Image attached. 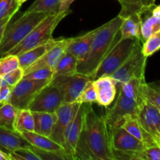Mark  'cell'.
I'll return each instance as SVG.
<instances>
[{
    "instance_id": "7",
    "label": "cell",
    "mask_w": 160,
    "mask_h": 160,
    "mask_svg": "<svg viewBox=\"0 0 160 160\" xmlns=\"http://www.w3.org/2000/svg\"><path fill=\"white\" fill-rule=\"evenodd\" d=\"M51 81V80L38 81L23 78L12 88L9 103L17 109H26L36 95Z\"/></svg>"
},
{
    "instance_id": "48",
    "label": "cell",
    "mask_w": 160,
    "mask_h": 160,
    "mask_svg": "<svg viewBox=\"0 0 160 160\" xmlns=\"http://www.w3.org/2000/svg\"><path fill=\"white\" fill-rule=\"evenodd\" d=\"M1 105H2V104H0V106H1Z\"/></svg>"
},
{
    "instance_id": "8",
    "label": "cell",
    "mask_w": 160,
    "mask_h": 160,
    "mask_svg": "<svg viewBox=\"0 0 160 160\" xmlns=\"http://www.w3.org/2000/svg\"><path fill=\"white\" fill-rule=\"evenodd\" d=\"M92 80L90 77L81 73L61 75L53 78L51 84L59 88L62 95L63 103L75 102L88 83Z\"/></svg>"
},
{
    "instance_id": "22",
    "label": "cell",
    "mask_w": 160,
    "mask_h": 160,
    "mask_svg": "<svg viewBox=\"0 0 160 160\" xmlns=\"http://www.w3.org/2000/svg\"><path fill=\"white\" fill-rule=\"evenodd\" d=\"M20 134L31 144V146L36 148L49 152L63 151L62 145L58 144L48 136L38 134L34 131H26L20 133Z\"/></svg>"
},
{
    "instance_id": "47",
    "label": "cell",
    "mask_w": 160,
    "mask_h": 160,
    "mask_svg": "<svg viewBox=\"0 0 160 160\" xmlns=\"http://www.w3.org/2000/svg\"><path fill=\"white\" fill-rule=\"evenodd\" d=\"M2 78H1V77H0V86H1V83H2Z\"/></svg>"
},
{
    "instance_id": "38",
    "label": "cell",
    "mask_w": 160,
    "mask_h": 160,
    "mask_svg": "<svg viewBox=\"0 0 160 160\" xmlns=\"http://www.w3.org/2000/svg\"><path fill=\"white\" fill-rule=\"evenodd\" d=\"M9 154L10 160H40L32 148H20Z\"/></svg>"
},
{
    "instance_id": "28",
    "label": "cell",
    "mask_w": 160,
    "mask_h": 160,
    "mask_svg": "<svg viewBox=\"0 0 160 160\" xmlns=\"http://www.w3.org/2000/svg\"><path fill=\"white\" fill-rule=\"evenodd\" d=\"M151 9L152 8L142 15V36L143 42L152 34L160 30V20L152 13Z\"/></svg>"
},
{
    "instance_id": "49",
    "label": "cell",
    "mask_w": 160,
    "mask_h": 160,
    "mask_svg": "<svg viewBox=\"0 0 160 160\" xmlns=\"http://www.w3.org/2000/svg\"><path fill=\"white\" fill-rule=\"evenodd\" d=\"M159 146H160V145H159Z\"/></svg>"
},
{
    "instance_id": "34",
    "label": "cell",
    "mask_w": 160,
    "mask_h": 160,
    "mask_svg": "<svg viewBox=\"0 0 160 160\" xmlns=\"http://www.w3.org/2000/svg\"><path fill=\"white\" fill-rule=\"evenodd\" d=\"M96 91L94 86L93 80H91L85 86L82 92L80 94L75 102L79 104H92V103H96Z\"/></svg>"
},
{
    "instance_id": "10",
    "label": "cell",
    "mask_w": 160,
    "mask_h": 160,
    "mask_svg": "<svg viewBox=\"0 0 160 160\" xmlns=\"http://www.w3.org/2000/svg\"><path fill=\"white\" fill-rule=\"evenodd\" d=\"M62 104L63 99L60 91L50 82L36 95L28 109L31 112H56Z\"/></svg>"
},
{
    "instance_id": "5",
    "label": "cell",
    "mask_w": 160,
    "mask_h": 160,
    "mask_svg": "<svg viewBox=\"0 0 160 160\" xmlns=\"http://www.w3.org/2000/svg\"><path fill=\"white\" fill-rule=\"evenodd\" d=\"M146 62L147 57L142 53V42L138 39H136L129 57L123 65L110 76L115 82L117 89H118L122 84L133 78L144 79Z\"/></svg>"
},
{
    "instance_id": "24",
    "label": "cell",
    "mask_w": 160,
    "mask_h": 160,
    "mask_svg": "<svg viewBox=\"0 0 160 160\" xmlns=\"http://www.w3.org/2000/svg\"><path fill=\"white\" fill-rule=\"evenodd\" d=\"M34 120V132L49 137L56 120V112H32Z\"/></svg>"
},
{
    "instance_id": "12",
    "label": "cell",
    "mask_w": 160,
    "mask_h": 160,
    "mask_svg": "<svg viewBox=\"0 0 160 160\" xmlns=\"http://www.w3.org/2000/svg\"><path fill=\"white\" fill-rule=\"evenodd\" d=\"M81 105L77 102L63 103L56 111V120L49 138L62 145V147L67 128L74 119Z\"/></svg>"
},
{
    "instance_id": "33",
    "label": "cell",
    "mask_w": 160,
    "mask_h": 160,
    "mask_svg": "<svg viewBox=\"0 0 160 160\" xmlns=\"http://www.w3.org/2000/svg\"><path fill=\"white\" fill-rule=\"evenodd\" d=\"M18 67H20V62H19L17 56L5 55L0 57V77L1 78Z\"/></svg>"
},
{
    "instance_id": "45",
    "label": "cell",
    "mask_w": 160,
    "mask_h": 160,
    "mask_svg": "<svg viewBox=\"0 0 160 160\" xmlns=\"http://www.w3.org/2000/svg\"><path fill=\"white\" fill-rule=\"evenodd\" d=\"M0 160H10V156L9 153L3 152L0 149Z\"/></svg>"
},
{
    "instance_id": "6",
    "label": "cell",
    "mask_w": 160,
    "mask_h": 160,
    "mask_svg": "<svg viewBox=\"0 0 160 160\" xmlns=\"http://www.w3.org/2000/svg\"><path fill=\"white\" fill-rule=\"evenodd\" d=\"M136 39L126 38L120 40L104 60L100 64L93 80L103 76H111L128 59L134 47Z\"/></svg>"
},
{
    "instance_id": "31",
    "label": "cell",
    "mask_w": 160,
    "mask_h": 160,
    "mask_svg": "<svg viewBox=\"0 0 160 160\" xmlns=\"http://www.w3.org/2000/svg\"><path fill=\"white\" fill-rule=\"evenodd\" d=\"M142 95L153 106L160 109V81L147 83L145 81L142 85Z\"/></svg>"
},
{
    "instance_id": "25",
    "label": "cell",
    "mask_w": 160,
    "mask_h": 160,
    "mask_svg": "<svg viewBox=\"0 0 160 160\" xmlns=\"http://www.w3.org/2000/svg\"><path fill=\"white\" fill-rule=\"evenodd\" d=\"M78 59L70 53L66 52L53 69V78L61 75H72L77 73Z\"/></svg>"
},
{
    "instance_id": "19",
    "label": "cell",
    "mask_w": 160,
    "mask_h": 160,
    "mask_svg": "<svg viewBox=\"0 0 160 160\" xmlns=\"http://www.w3.org/2000/svg\"><path fill=\"white\" fill-rule=\"evenodd\" d=\"M142 23V14H134L123 18L120 29V40L126 38L138 39L143 43Z\"/></svg>"
},
{
    "instance_id": "39",
    "label": "cell",
    "mask_w": 160,
    "mask_h": 160,
    "mask_svg": "<svg viewBox=\"0 0 160 160\" xmlns=\"http://www.w3.org/2000/svg\"><path fill=\"white\" fill-rule=\"evenodd\" d=\"M24 75V71L21 67H18L16 70H12L10 73H7L5 76L2 77V79L9 84V86L13 88L14 86L17 85L23 78Z\"/></svg>"
},
{
    "instance_id": "43",
    "label": "cell",
    "mask_w": 160,
    "mask_h": 160,
    "mask_svg": "<svg viewBox=\"0 0 160 160\" xmlns=\"http://www.w3.org/2000/svg\"><path fill=\"white\" fill-rule=\"evenodd\" d=\"M74 1L75 0H61L59 12H67V11L70 10V6Z\"/></svg>"
},
{
    "instance_id": "26",
    "label": "cell",
    "mask_w": 160,
    "mask_h": 160,
    "mask_svg": "<svg viewBox=\"0 0 160 160\" xmlns=\"http://www.w3.org/2000/svg\"><path fill=\"white\" fill-rule=\"evenodd\" d=\"M145 82V78L141 79V78H133L122 84L117 91H120L128 98L139 102L142 95V85Z\"/></svg>"
},
{
    "instance_id": "4",
    "label": "cell",
    "mask_w": 160,
    "mask_h": 160,
    "mask_svg": "<svg viewBox=\"0 0 160 160\" xmlns=\"http://www.w3.org/2000/svg\"><path fill=\"white\" fill-rule=\"evenodd\" d=\"M70 12L71 11L68 10L67 12L47 15L21 42L9 50L6 55L18 56L52 39V34L56 27Z\"/></svg>"
},
{
    "instance_id": "29",
    "label": "cell",
    "mask_w": 160,
    "mask_h": 160,
    "mask_svg": "<svg viewBox=\"0 0 160 160\" xmlns=\"http://www.w3.org/2000/svg\"><path fill=\"white\" fill-rule=\"evenodd\" d=\"M18 109L9 102L2 104L0 106V127L15 131L14 123Z\"/></svg>"
},
{
    "instance_id": "32",
    "label": "cell",
    "mask_w": 160,
    "mask_h": 160,
    "mask_svg": "<svg viewBox=\"0 0 160 160\" xmlns=\"http://www.w3.org/2000/svg\"><path fill=\"white\" fill-rule=\"evenodd\" d=\"M160 49V30L152 34L142 43V53L145 57L152 56Z\"/></svg>"
},
{
    "instance_id": "15",
    "label": "cell",
    "mask_w": 160,
    "mask_h": 160,
    "mask_svg": "<svg viewBox=\"0 0 160 160\" xmlns=\"http://www.w3.org/2000/svg\"><path fill=\"white\" fill-rule=\"evenodd\" d=\"M84 106L81 104L78 109V112L75 116L74 119L71 122L64 136V142L62 144V148L66 154L69 157V159L73 160L75 159V150H76L77 145L82 131L83 123H84Z\"/></svg>"
},
{
    "instance_id": "3",
    "label": "cell",
    "mask_w": 160,
    "mask_h": 160,
    "mask_svg": "<svg viewBox=\"0 0 160 160\" xmlns=\"http://www.w3.org/2000/svg\"><path fill=\"white\" fill-rule=\"evenodd\" d=\"M46 16L43 12L25 11L17 20L9 22L0 43V57L21 42Z\"/></svg>"
},
{
    "instance_id": "30",
    "label": "cell",
    "mask_w": 160,
    "mask_h": 160,
    "mask_svg": "<svg viewBox=\"0 0 160 160\" xmlns=\"http://www.w3.org/2000/svg\"><path fill=\"white\" fill-rule=\"evenodd\" d=\"M61 0H35L26 11L43 12L45 15L59 12Z\"/></svg>"
},
{
    "instance_id": "42",
    "label": "cell",
    "mask_w": 160,
    "mask_h": 160,
    "mask_svg": "<svg viewBox=\"0 0 160 160\" xmlns=\"http://www.w3.org/2000/svg\"><path fill=\"white\" fill-rule=\"evenodd\" d=\"M12 17H9L7 18H5L3 20H0V43L2 42V39L3 34H4L5 30H6V27L9 24V22L12 20Z\"/></svg>"
},
{
    "instance_id": "11",
    "label": "cell",
    "mask_w": 160,
    "mask_h": 160,
    "mask_svg": "<svg viewBox=\"0 0 160 160\" xmlns=\"http://www.w3.org/2000/svg\"><path fill=\"white\" fill-rule=\"evenodd\" d=\"M117 100L113 106L107 109L104 116L109 126H120L123 117L128 115L137 116L138 102L128 98L120 91H117Z\"/></svg>"
},
{
    "instance_id": "41",
    "label": "cell",
    "mask_w": 160,
    "mask_h": 160,
    "mask_svg": "<svg viewBox=\"0 0 160 160\" xmlns=\"http://www.w3.org/2000/svg\"><path fill=\"white\" fill-rule=\"evenodd\" d=\"M12 90V87L9 86L4 80L2 79L0 86V104H4L10 102Z\"/></svg>"
},
{
    "instance_id": "16",
    "label": "cell",
    "mask_w": 160,
    "mask_h": 160,
    "mask_svg": "<svg viewBox=\"0 0 160 160\" xmlns=\"http://www.w3.org/2000/svg\"><path fill=\"white\" fill-rule=\"evenodd\" d=\"M97 95L96 103L98 106H110L115 100L117 94V86L110 76H103L93 80Z\"/></svg>"
},
{
    "instance_id": "37",
    "label": "cell",
    "mask_w": 160,
    "mask_h": 160,
    "mask_svg": "<svg viewBox=\"0 0 160 160\" xmlns=\"http://www.w3.org/2000/svg\"><path fill=\"white\" fill-rule=\"evenodd\" d=\"M32 150L36 153L38 156L40 158V160H56V159H60V160H67L70 159L67 155L66 154L64 151L60 152H49V151H44V150L38 149L34 147H32Z\"/></svg>"
},
{
    "instance_id": "18",
    "label": "cell",
    "mask_w": 160,
    "mask_h": 160,
    "mask_svg": "<svg viewBox=\"0 0 160 160\" xmlns=\"http://www.w3.org/2000/svg\"><path fill=\"white\" fill-rule=\"evenodd\" d=\"M97 31L98 28H95L83 35L72 38L66 52L75 56L78 61L81 60L88 52Z\"/></svg>"
},
{
    "instance_id": "35",
    "label": "cell",
    "mask_w": 160,
    "mask_h": 160,
    "mask_svg": "<svg viewBox=\"0 0 160 160\" xmlns=\"http://www.w3.org/2000/svg\"><path fill=\"white\" fill-rule=\"evenodd\" d=\"M20 8L17 0H0V20L13 17Z\"/></svg>"
},
{
    "instance_id": "23",
    "label": "cell",
    "mask_w": 160,
    "mask_h": 160,
    "mask_svg": "<svg viewBox=\"0 0 160 160\" xmlns=\"http://www.w3.org/2000/svg\"><path fill=\"white\" fill-rule=\"evenodd\" d=\"M59 38H52L45 43L42 44L37 47L31 48L21 54L18 55L19 62H20V67H21L23 70L28 68L34 62H35L38 59H40L50 48L53 46Z\"/></svg>"
},
{
    "instance_id": "21",
    "label": "cell",
    "mask_w": 160,
    "mask_h": 160,
    "mask_svg": "<svg viewBox=\"0 0 160 160\" xmlns=\"http://www.w3.org/2000/svg\"><path fill=\"white\" fill-rule=\"evenodd\" d=\"M121 6L118 16L122 19L134 14H143L155 6V0H117Z\"/></svg>"
},
{
    "instance_id": "36",
    "label": "cell",
    "mask_w": 160,
    "mask_h": 160,
    "mask_svg": "<svg viewBox=\"0 0 160 160\" xmlns=\"http://www.w3.org/2000/svg\"><path fill=\"white\" fill-rule=\"evenodd\" d=\"M23 78L31 80H38V81H44V80H52L53 78V70L50 68H41L34 70L33 71L25 73Z\"/></svg>"
},
{
    "instance_id": "2",
    "label": "cell",
    "mask_w": 160,
    "mask_h": 160,
    "mask_svg": "<svg viewBox=\"0 0 160 160\" xmlns=\"http://www.w3.org/2000/svg\"><path fill=\"white\" fill-rule=\"evenodd\" d=\"M123 19L116 17L98 28L88 52L78 61L77 72L93 80L97 70L105 58L120 40V26Z\"/></svg>"
},
{
    "instance_id": "40",
    "label": "cell",
    "mask_w": 160,
    "mask_h": 160,
    "mask_svg": "<svg viewBox=\"0 0 160 160\" xmlns=\"http://www.w3.org/2000/svg\"><path fill=\"white\" fill-rule=\"evenodd\" d=\"M141 160H160V146L158 145L148 146L140 152Z\"/></svg>"
},
{
    "instance_id": "27",
    "label": "cell",
    "mask_w": 160,
    "mask_h": 160,
    "mask_svg": "<svg viewBox=\"0 0 160 160\" xmlns=\"http://www.w3.org/2000/svg\"><path fill=\"white\" fill-rule=\"evenodd\" d=\"M15 131L18 133L34 131V120L33 113L28 108L19 109L14 123Z\"/></svg>"
},
{
    "instance_id": "17",
    "label": "cell",
    "mask_w": 160,
    "mask_h": 160,
    "mask_svg": "<svg viewBox=\"0 0 160 160\" xmlns=\"http://www.w3.org/2000/svg\"><path fill=\"white\" fill-rule=\"evenodd\" d=\"M0 148L10 153L20 148H31L32 146L20 133L0 127Z\"/></svg>"
},
{
    "instance_id": "44",
    "label": "cell",
    "mask_w": 160,
    "mask_h": 160,
    "mask_svg": "<svg viewBox=\"0 0 160 160\" xmlns=\"http://www.w3.org/2000/svg\"><path fill=\"white\" fill-rule=\"evenodd\" d=\"M152 13L154 16L157 17L160 20V5L159 6H154L151 9Z\"/></svg>"
},
{
    "instance_id": "13",
    "label": "cell",
    "mask_w": 160,
    "mask_h": 160,
    "mask_svg": "<svg viewBox=\"0 0 160 160\" xmlns=\"http://www.w3.org/2000/svg\"><path fill=\"white\" fill-rule=\"evenodd\" d=\"M109 137L112 150L120 152H142L146 145L130 134L120 126H109Z\"/></svg>"
},
{
    "instance_id": "9",
    "label": "cell",
    "mask_w": 160,
    "mask_h": 160,
    "mask_svg": "<svg viewBox=\"0 0 160 160\" xmlns=\"http://www.w3.org/2000/svg\"><path fill=\"white\" fill-rule=\"evenodd\" d=\"M137 118L142 129L160 145V112L143 95L139 101Z\"/></svg>"
},
{
    "instance_id": "20",
    "label": "cell",
    "mask_w": 160,
    "mask_h": 160,
    "mask_svg": "<svg viewBox=\"0 0 160 160\" xmlns=\"http://www.w3.org/2000/svg\"><path fill=\"white\" fill-rule=\"evenodd\" d=\"M120 127H122L130 134L143 142L146 147L157 145L152 138L142 129L137 118V116L128 115L124 117Z\"/></svg>"
},
{
    "instance_id": "14",
    "label": "cell",
    "mask_w": 160,
    "mask_h": 160,
    "mask_svg": "<svg viewBox=\"0 0 160 160\" xmlns=\"http://www.w3.org/2000/svg\"><path fill=\"white\" fill-rule=\"evenodd\" d=\"M71 39L72 38H59L58 42L52 48H50L40 59H38L32 65L23 70L24 74L41 68H50L53 70L62 55L66 52L67 46L71 42Z\"/></svg>"
},
{
    "instance_id": "46",
    "label": "cell",
    "mask_w": 160,
    "mask_h": 160,
    "mask_svg": "<svg viewBox=\"0 0 160 160\" xmlns=\"http://www.w3.org/2000/svg\"><path fill=\"white\" fill-rule=\"evenodd\" d=\"M27 0H17V2H18L19 6H21L22 4H23V3H24Z\"/></svg>"
},
{
    "instance_id": "1",
    "label": "cell",
    "mask_w": 160,
    "mask_h": 160,
    "mask_svg": "<svg viewBox=\"0 0 160 160\" xmlns=\"http://www.w3.org/2000/svg\"><path fill=\"white\" fill-rule=\"evenodd\" d=\"M84 106V123L75 150V159L114 160L105 117L98 115L92 104Z\"/></svg>"
}]
</instances>
